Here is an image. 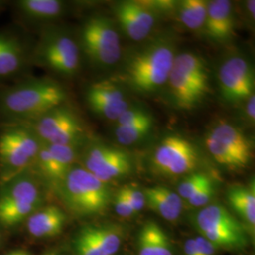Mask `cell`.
<instances>
[{
  "label": "cell",
  "instance_id": "6da1fadb",
  "mask_svg": "<svg viewBox=\"0 0 255 255\" xmlns=\"http://www.w3.org/2000/svg\"><path fill=\"white\" fill-rule=\"evenodd\" d=\"M67 101L68 93L60 82L23 78L0 86V125L30 123Z\"/></svg>",
  "mask_w": 255,
  "mask_h": 255
},
{
  "label": "cell",
  "instance_id": "7a4b0ae2",
  "mask_svg": "<svg viewBox=\"0 0 255 255\" xmlns=\"http://www.w3.org/2000/svg\"><path fill=\"white\" fill-rule=\"evenodd\" d=\"M42 145L26 124L0 125V185L30 169Z\"/></svg>",
  "mask_w": 255,
  "mask_h": 255
},
{
  "label": "cell",
  "instance_id": "3957f363",
  "mask_svg": "<svg viewBox=\"0 0 255 255\" xmlns=\"http://www.w3.org/2000/svg\"><path fill=\"white\" fill-rule=\"evenodd\" d=\"M173 46L167 41H157L133 55L127 64L126 77L138 92L157 90L167 82L174 60Z\"/></svg>",
  "mask_w": 255,
  "mask_h": 255
},
{
  "label": "cell",
  "instance_id": "277c9868",
  "mask_svg": "<svg viewBox=\"0 0 255 255\" xmlns=\"http://www.w3.org/2000/svg\"><path fill=\"white\" fill-rule=\"evenodd\" d=\"M167 82L176 106L190 111L209 92V71L199 55L182 53L175 57Z\"/></svg>",
  "mask_w": 255,
  "mask_h": 255
},
{
  "label": "cell",
  "instance_id": "5b68a950",
  "mask_svg": "<svg viewBox=\"0 0 255 255\" xmlns=\"http://www.w3.org/2000/svg\"><path fill=\"white\" fill-rule=\"evenodd\" d=\"M43 201L41 183L30 168L0 185V224L18 225L39 209Z\"/></svg>",
  "mask_w": 255,
  "mask_h": 255
},
{
  "label": "cell",
  "instance_id": "8992f818",
  "mask_svg": "<svg viewBox=\"0 0 255 255\" xmlns=\"http://www.w3.org/2000/svg\"><path fill=\"white\" fill-rule=\"evenodd\" d=\"M60 184L65 204L76 215L100 214L109 205L111 195L106 183L84 167L73 166Z\"/></svg>",
  "mask_w": 255,
  "mask_h": 255
},
{
  "label": "cell",
  "instance_id": "52a82bcc",
  "mask_svg": "<svg viewBox=\"0 0 255 255\" xmlns=\"http://www.w3.org/2000/svg\"><path fill=\"white\" fill-rule=\"evenodd\" d=\"M31 64L70 78L79 72L81 48L76 40L63 30L47 29L31 48Z\"/></svg>",
  "mask_w": 255,
  "mask_h": 255
},
{
  "label": "cell",
  "instance_id": "ba28073f",
  "mask_svg": "<svg viewBox=\"0 0 255 255\" xmlns=\"http://www.w3.org/2000/svg\"><path fill=\"white\" fill-rule=\"evenodd\" d=\"M79 45L93 64L101 66L117 64L121 56L119 33L113 22L104 16H93L85 21Z\"/></svg>",
  "mask_w": 255,
  "mask_h": 255
},
{
  "label": "cell",
  "instance_id": "9c48e42d",
  "mask_svg": "<svg viewBox=\"0 0 255 255\" xmlns=\"http://www.w3.org/2000/svg\"><path fill=\"white\" fill-rule=\"evenodd\" d=\"M205 144L214 159L231 169L246 167L253 156V145L248 137L226 121H220L212 128Z\"/></svg>",
  "mask_w": 255,
  "mask_h": 255
},
{
  "label": "cell",
  "instance_id": "30bf717a",
  "mask_svg": "<svg viewBox=\"0 0 255 255\" xmlns=\"http://www.w3.org/2000/svg\"><path fill=\"white\" fill-rule=\"evenodd\" d=\"M26 125L47 145L79 146L84 135L81 119L66 104L56 107Z\"/></svg>",
  "mask_w": 255,
  "mask_h": 255
},
{
  "label": "cell",
  "instance_id": "8fae6325",
  "mask_svg": "<svg viewBox=\"0 0 255 255\" xmlns=\"http://www.w3.org/2000/svg\"><path fill=\"white\" fill-rule=\"evenodd\" d=\"M199 161L196 147L183 137H165L153 154V165L160 173L180 176L192 172Z\"/></svg>",
  "mask_w": 255,
  "mask_h": 255
},
{
  "label": "cell",
  "instance_id": "7c38bea8",
  "mask_svg": "<svg viewBox=\"0 0 255 255\" xmlns=\"http://www.w3.org/2000/svg\"><path fill=\"white\" fill-rule=\"evenodd\" d=\"M31 64V48L22 37L0 30V86L27 77Z\"/></svg>",
  "mask_w": 255,
  "mask_h": 255
},
{
  "label": "cell",
  "instance_id": "4fadbf2b",
  "mask_svg": "<svg viewBox=\"0 0 255 255\" xmlns=\"http://www.w3.org/2000/svg\"><path fill=\"white\" fill-rule=\"evenodd\" d=\"M219 82L223 99L230 103L248 100L255 93V73L242 57L226 60L219 70Z\"/></svg>",
  "mask_w": 255,
  "mask_h": 255
},
{
  "label": "cell",
  "instance_id": "5bb4252c",
  "mask_svg": "<svg viewBox=\"0 0 255 255\" xmlns=\"http://www.w3.org/2000/svg\"><path fill=\"white\" fill-rule=\"evenodd\" d=\"M85 169L101 182H110L129 173L131 162L128 155L116 147L93 145L84 155Z\"/></svg>",
  "mask_w": 255,
  "mask_h": 255
},
{
  "label": "cell",
  "instance_id": "9a60e30c",
  "mask_svg": "<svg viewBox=\"0 0 255 255\" xmlns=\"http://www.w3.org/2000/svg\"><path fill=\"white\" fill-rule=\"evenodd\" d=\"M86 100L94 113L109 120H118L128 108L124 93L111 81L93 83L86 93Z\"/></svg>",
  "mask_w": 255,
  "mask_h": 255
},
{
  "label": "cell",
  "instance_id": "2e32d148",
  "mask_svg": "<svg viewBox=\"0 0 255 255\" xmlns=\"http://www.w3.org/2000/svg\"><path fill=\"white\" fill-rule=\"evenodd\" d=\"M11 6L15 18L23 26H37L63 16L66 5L60 0H18Z\"/></svg>",
  "mask_w": 255,
  "mask_h": 255
},
{
  "label": "cell",
  "instance_id": "e0dca14e",
  "mask_svg": "<svg viewBox=\"0 0 255 255\" xmlns=\"http://www.w3.org/2000/svg\"><path fill=\"white\" fill-rule=\"evenodd\" d=\"M207 35L214 41H228L235 34V21L232 3L228 0H215L208 3L204 23Z\"/></svg>",
  "mask_w": 255,
  "mask_h": 255
},
{
  "label": "cell",
  "instance_id": "ac0fdd59",
  "mask_svg": "<svg viewBox=\"0 0 255 255\" xmlns=\"http://www.w3.org/2000/svg\"><path fill=\"white\" fill-rule=\"evenodd\" d=\"M66 221L64 211L56 205L40 207L27 219L28 233L35 237H54L62 233Z\"/></svg>",
  "mask_w": 255,
  "mask_h": 255
},
{
  "label": "cell",
  "instance_id": "d6986e66",
  "mask_svg": "<svg viewBox=\"0 0 255 255\" xmlns=\"http://www.w3.org/2000/svg\"><path fill=\"white\" fill-rule=\"evenodd\" d=\"M144 195L147 206L164 219L175 221L180 218L182 201L177 193L164 186H153L146 188Z\"/></svg>",
  "mask_w": 255,
  "mask_h": 255
},
{
  "label": "cell",
  "instance_id": "ffe728a7",
  "mask_svg": "<svg viewBox=\"0 0 255 255\" xmlns=\"http://www.w3.org/2000/svg\"><path fill=\"white\" fill-rule=\"evenodd\" d=\"M139 255H173L170 239L164 229L156 222L148 221L138 236Z\"/></svg>",
  "mask_w": 255,
  "mask_h": 255
},
{
  "label": "cell",
  "instance_id": "44dd1931",
  "mask_svg": "<svg viewBox=\"0 0 255 255\" xmlns=\"http://www.w3.org/2000/svg\"><path fill=\"white\" fill-rule=\"evenodd\" d=\"M197 224L202 232L214 229L244 231L240 223L224 206L213 204L204 207L197 215Z\"/></svg>",
  "mask_w": 255,
  "mask_h": 255
},
{
  "label": "cell",
  "instance_id": "7402d4cb",
  "mask_svg": "<svg viewBox=\"0 0 255 255\" xmlns=\"http://www.w3.org/2000/svg\"><path fill=\"white\" fill-rule=\"evenodd\" d=\"M228 201L238 214V216L245 220L250 226L255 225V185L235 186L227 193Z\"/></svg>",
  "mask_w": 255,
  "mask_h": 255
},
{
  "label": "cell",
  "instance_id": "603a6c76",
  "mask_svg": "<svg viewBox=\"0 0 255 255\" xmlns=\"http://www.w3.org/2000/svg\"><path fill=\"white\" fill-rule=\"evenodd\" d=\"M115 13L119 26L128 38L134 41H141L149 34V30L144 27L134 15L130 8L129 1H123L117 5Z\"/></svg>",
  "mask_w": 255,
  "mask_h": 255
},
{
  "label": "cell",
  "instance_id": "cb8c5ba5",
  "mask_svg": "<svg viewBox=\"0 0 255 255\" xmlns=\"http://www.w3.org/2000/svg\"><path fill=\"white\" fill-rule=\"evenodd\" d=\"M208 3L205 0L182 1L179 4V15L182 24L191 30H198L204 27Z\"/></svg>",
  "mask_w": 255,
  "mask_h": 255
},
{
  "label": "cell",
  "instance_id": "d4e9b609",
  "mask_svg": "<svg viewBox=\"0 0 255 255\" xmlns=\"http://www.w3.org/2000/svg\"><path fill=\"white\" fill-rule=\"evenodd\" d=\"M84 231L106 255H115L121 245L120 231L112 226L87 227Z\"/></svg>",
  "mask_w": 255,
  "mask_h": 255
},
{
  "label": "cell",
  "instance_id": "484cf974",
  "mask_svg": "<svg viewBox=\"0 0 255 255\" xmlns=\"http://www.w3.org/2000/svg\"><path fill=\"white\" fill-rule=\"evenodd\" d=\"M153 125L152 118L127 125H119L116 129V136L121 145L129 146L135 144L147 135Z\"/></svg>",
  "mask_w": 255,
  "mask_h": 255
},
{
  "label": "cell",
  "instance_id": "4316f807",
  "mask_svg": "<svg viewBox=\"0 0 255 255\" xmlns=\"http://www.w3.org/2000/svg\"><path fill=\"white\" fill-rule=\"evenodd\" d=\"M209 180V177L205 174H191L188 178H186L180 183L178 195L181 197V199L188 200L194 193L198 191Z\"/></svg>",
  "mask_w": 255,
  "mask_h": 255
},
{
  "label": "cell",
  "instance_id": "83f0119b",
  "mask_svg": "<svg viewBox=\"0 0 255 255\" xmlns=\"http://www.w3.org/2000/svg\"><path fill=\"white\" fill-rule=\"evenodd\" d=\"M75 250L77 255H106L84 229H82L75 240Z\"/></svg>",
  "mask_w": 255,
  "mask_h": 255
},
{
  "label": "cell",
  "instance_id": "f1b7e54d",
  "mask_svg": "<svg viewBox=\"0 0 255 255\" xmlns=\"http://www.w3.org/2000/svg\"><path fill=\"white\" fill-rule=\"evenodd\" d=\"M119 192L126 198L135 214L144 209L146 205V198L143 192L131 186H124Z\"/></svg>",
  "mask_w": 255,
  "mask_h": 255
},
{
  "label": "cell",
  "instance_id": "f546056e",
  "mask_svg": "<svg viewBox=\"0 0 255 255\" xmlns=\"http://www.w3.org/2000/svg\"><path fill=\"white\" fill-rule=\"evenodd\" d=\"M213 195L214 185L212 181L209 180L205 184H203L198 191L194 193L187 201L192 206L201 207L209 202Z\"/></svg>",
  "mask_w": 255,
  "mask_h": 255
},
{
  "label": "cell",
  "instance_id": "4dcf8cb0",
  "mask_svg": "<svg viewBox=\"0 0 255 255\" xmlns=\"http://www.w3.org/2000/svg\"><path fill=\"white\" fill-rule=\"evenodd\" d=\"M150 118L148 114H146L145 111L140 109H129L128 108L118 119L119 125H127L135 123L138 121H142L145 119Z\"/></svg>",
  "mask_w": 255,
  "mask_h": 255
},
{
  "label": "cell",
  "instance_id": "1f68e13d",
  "mask_svg": "<svg viewBox=\"0 0 255 255\" xmlns=\"http://www.w3.org/2000/svg\"><path fill=\"white\" fill-rule=\"evenodd\" d=\"M115 209L119 216L122 218H130L135 214L131 205L128 203L126 198L119 191L117 193L116 198H115Z\"/></svg>",
  "mask_w": 255,
  "mask_h": 255
},
{
  "label": "cell",
  "instance_id": "d6a6232c",
  "mask_svg": "<svg viewBox=\"0 0 255 255\" xmlns=\"http://www.w3.org/2000/svg\"><path fill=\"white\" fill-rule=\"evenodd\" d=\"M200 255H215L216 247L204 237H197L195 238Z\"/></svg>",
  "mask_w": 255,
  "mask_h": 255
},
{
  "label": "cell",
  "instance_id": "836d02e7",
  "mask_svg": "<svg viewBox=\"0 0 255 255\" xmlns=\"http://www.w3.org/2000/svg\"><path fill=\"white\" fill-rule=\"evenodd\" d=\"M184 251H185V255H200L195 238H190L186 241Z\"/></svg>",
  "mask_w": 255,
  "mask_h": 255
},
{
  "label": "cell",
  "instance_id": "e575fe53",
  "mask_svg": "<svg viewBox=\"0 0 255 255\" xmlns=\"http://www.w3.org/2000/svg\"><path fill=\"white\" fill-rule=\"evenodd\" d=\"M247 115L249 119L253 121L255 119V94L248 99L247 103Z\"/></svg>",
  "mask_w": 255,
  "mask_h": 255
},
{
  "label": "cell",
  "instance_id": "d590c367",
  "mask_svg": "<svg viewBox=\"0 0 255 255\" xmlns=\"http://www.w3.org/2000/svg\"><path fill=\"white\" fill-rule=\"evenodd\" d=\"M255 2L254 0L248 2V9H249V12L251 13V15L253 16V19H255Z\"/></svg>",
  "mask_w": 255,
  "mask_h": 255
},
{
  "label": "cell",
  "instance_id": "8d00e7d4",
  "mask_svg": "<svg viewBox=\"0 0 255 255\" xmlns=\"http://www.w3.org/2000/svg\"><path fill=\"white\" fill-rule=\"evenodd\" d=\"M6 255H31L27 251H24V250H16V251H13V252H10L9 254H7Z\"/></svg>",
  "mask_w": 255,
  "mask_h": 255
},
{
  "label": "cell",
  "instance_id": "74e56055",
  "mask_svg": "<svg viewBox=\"0 0 255 255\" xmlns=\"http://www.w3.org/2000/svg\"><path fill=\"white\" fill-rule=\"evenodd\" d=\"M8 5H9V4H8L7 1H0V12H1L2 10H4Z\"/></svg>",
  "mask_w": 255,
  "mask_h": 255
},
{
  "label": "cell",
  "instance_id": "f35d334b",
  "mask_svg": "<svg viewBox=\"0 0 255 255\" xmlns=\"http://www.w3.org/2000/svg\"><path fill=\"white\" fill-rule=\"evenodd\" d=\"M55 255V254H47V255Z\"/></svg>",
  "mask_w": 255,
  "mask_h": 255
}]
</instances>
